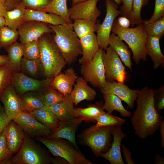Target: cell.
Segmentation results:
<instances>
[{"mask_svg": "<svg viewBox=\"0 0 164 164\" xmlns=\"http://www.w3.org/2000/svg\"><path fill=\"white\" fill-rule=\"evenodd\" d=\"M154 94V90L145 87L139 90L136 101L137 107L131 122L135 134L140 138L153 135L163 118L155 107Z\"/></svg>", "mask_w": 164, "mask_h": 164, "instance_id": "1", "label": "cell"}, {"mask_svg": "<svg viewBox=\"0 0 164 164\" xmlns=\"http://www.w3.org/2000/svg\"><path fill=\"white\" fill-rule=\"evenodd\" d=\"M39 59L45 78H53L61 72L67 64L50 33H45L39 39Z\"/></svg>", "mask_w": 164, "mask_h": 164, "instance_id": "2", "label": "cell"}, {"mask_svg": "<svg viewBox=\"0 0 164 164\" xmlns=\"http://www.w3.org/2000/svg\"><path fill=\"white\" fill-rule=\"evenodd\" d=\"M49 26L55 33L54 40L67 64H72L82 54L80 39L73 30V24Z\"/></svg>", "mask_w": 164, "mask_h": 164, "instance_id": "3", "label": "cell"}, {"mask_svg": "<svg viewBox=\"0 0 164 164\" xmlns=\"http://www.w3.org/2000/svg\"><path fill=\"white\" fill-rule=\"evenodd\" d=\"M111 31L127 44L133 53L132 58L136 64H138L141 60H147L145 45L148 35L143 23L140 24L135 27L123 29L118 24L115 20Z\"/></svg>", "mask_w": 164, "mask_h": 164, "instance_id": "4", "label": "cell"}, {"mask_svg": "<svg viewBox=\"0 0 164 164\" xmlns=\"http://www.w3.org/2000/svg\"><path fill=\"white\" fill-rule=\"evenodd\" d=\"M36 140L46 146L55 156L62 158L70 164H92L72 143L64 139L49 136L38 137Z\"/></svg>", "mask_w": 164, "mask_h": 164, "instance_id": "5", "label": "cell"}, {"mask_svg": "<svg viewBox=\"0 0 164 164\" xmlns=\"http://www.w3.org/2000/svg\"><path fill=\"white\" fill-rule=\"evenodd\" d=\"M52 158L26 133L19 150L11 159L8 164H48L51 163Z\"/></svg>", "mask_w": 164, "mask_h": 164, "instance_id": "6", "label": "cell"}, {"mask_svg": "<svg viewBox=\"0 0 164 164\" xmlns=\"http://www.w3.org/2000/svg\"><path fill=\"white\" fill-rule=\"evenodd\" d=\"M113 126L96 127L94 125L85 129L81 134L83 142L90 147L97 157L111 148Z\"/></svg>", "mask_w": 164, "mask_h": 164, "instance_id": "7", "label": "cell"}, {"mask_svg": "<svg viewBox=\"0 0 164 164\" xmlns=\"http://www.w3.org/2000/svg\"><path fill=\"white\" fill-rule=\"evenodd\" d=\"M104 50L100 48L93 59L81 64L80 72L84 80L94 87H103L106 81L105 69L102 59Z\"/></svg>", "mask_w": 164, "mask_h": 164, "instance_id": "8", "label": "cell"}, {"mask_svg": "<svg viewBox=\"0 0 164 164\" xmlns=\"http://www.w3.org/2000/svg\"><path fill=\"white\" fill-rule=\"evenodd\" d=\"M104 50L102 59L106 80L112 82L116 81L125 84L127 77L125 67L119 56L109 46Z\"/></svg>", "mask_w": 164, "mask_h": 164, "instance_id": "9", "label": "cell"}, {"mask_svg": "<svg viewBox=\"0 0 164 164\" xmlns=\"http://www.w3.org/2000/svg\"><path fill=\"white\" fill-rule=\"evenodd\" d=\"M106 14L101 24L97 22V37L100 48L104 50L109 45L110 33L116 17L121 12L118 9V5L114 0H105Z\"/></svg>", "mask_w": 164, "mask_h": 164, "instance_id": "10", "label": "cell"}, {"mask_svg": "<svg viewBox=\"0 0 164 164\" xmlns=\"http://www.w3.org/2000/svg\"><path fill=\"white\" fill-rule=\"evenodd\" d=\"M53 78L37 80L29 77L21 72L14 71L11 84L17 93L20 95L29 91H42L50 86Z\"/></svg>", "mask_w": 164, "mask_h": 164, "instance_id": "11", "label": "cell"}, {"mask_svg": "<svg viewBox=\"0 0 164 164\" xmlns=\"http://www.w3.org/2000/svg\"><path fill=\"white\" fill-rule=\"evenodd\" d=\"M30 137L48 136L51 130L38 121L30 113L22 112L13 120Z\"/></svg>", "mask_w": 164, "mask_h": 164, "instance_id": "12", "label": "cell"}, {"mask_svg": "<svg viewBox=\"0 0 164 164\" xmlns=\"http://www.w3.org/2000/svg\"><path fill=\"white\" fill-rule=\"evenodd\" d=\"M99 0H87L77 3L68 9L70 19H82L97 22L101 12L97 7Z\"/></svg>", "mask_w": 164, "mask_h": 164, "instance_id": "13", "label": "cell"}, {"mask_svg": "<svg viewBox=\"0 0 164 164\" xmlns=\"http://www.w3.org/2000/svg\"><path fill=\"white\" fill-rule=\"evenodd\" d=\"M17 30L22 44L38 39L45 33L54 32L47 24L36 21H24Z\"/></svg>", "mask_w": 164, "mask_h": 164, "instance_id": "14", "label": "cell"}, {"mask_svg": "<svg viewBox=\"0 0 164 164\" xmlns=\"http://www.w3.org/2000/svg\"><path fill=\"white\" fill-rule=\"evenodd\" d=\"M103 94H113L118 97L127 105L128 107L132 108L134 107L139 90H133L125 84L116 81L110 82L106 80L105 85L100 88Z\"/></svg>", "mask_w": 164, "mask_h": 164, "instance_id": "15", "label": "cell"}, {"mask_svg": "<svg viewBox=\"0 0 164 164\" xmlns=\"http://www.w3.org/2000/svg\"><path fill=\"white\" fill-rule=\"evenodd\" d=\"M5 112L10 120H13L22 112L19 95L11 84L0 97Z\"/></svg>", "mask_w": 164, "mask_h": 164, "instance_id": "16", "label": "cell"}, {"mask_svg": "<svg viewBox=\"0 0 164 164\" xmlns=\"http://www.w3.org/2000/svg\"><path fill=\"white\" fill-rule=\"evenodd\" d=\"M82 120L79 118L64 121H60L58 125L51 131L49 136L54 138L66 139L77 148L75 134Z\"/></svg>", "mask_w": 164, "mask_h": 164, "instance_id": "17", "label": "cell"}, {"mask_svg": "<svg viewBox=\"0 0 164 164\" xmlns=\"http://www.w3.org/2000/svg\"><path fill=\"white\" fill-rule=\"evenodd\" d=\"M113 141L111 148L105 153L100 154L101 156L109 162L111 164H124L121 152L122 139L127 136L122 131L121 127L113 126L112 130Z\"/></svg>", "mask_w": 164, "mask_h": 164, "instance_id": "18", "label": "cell"}, {"mask_svg": "<svg viewBox=\"0 0 164 164\" xmlns=\"http://www.w3.org/2000/svg\"><path fill=\"white\" fill-rule=\"evenodd\" d=\"M78 77L72 67L61 72L56 76L51 82L50 86L64 96L70 95Z\"/></svg>", "mask_w": 164, "mask_h": 164, "instance_id": "19", "label": "cell"}, {"mask_svg": "<svg viewBox=\"0 0 164 164\" xmlns=\"http://www.w3.org/2000/svg\"><path fill=\"white\" fill-rule=\"evenodd\" d=\"M9 149L15 154L19 150L26 133L13 120H11L2 131Z\"/></svg>", "mask_w": 164, "mask_h": 164, "instance_id": "20", "label": "cell"}, {"mask_svg": "<svg viewBox=\"0 0 164 164\" xmlns=\"http://www.w3.org/2000/svg\"><path fill=\"white\" fill-rule=\"evenodd\" d=\"M73 104L70 95H67L63 100L45 107L52 112L60 121H64L78 117Z\"/></svg>", "mask_w": 164, "mask_h": 164, "instance_id": "21", "label": "cell"}, {"mask_svg": "<svg viewBox=\"0 0 164 164\" xmlns=\"http://www.w3.org/2000/svg\"><path fill=\"white\" fill-rule=\"evenodd\" d=\"M70 94L73 104L77 105L81 101L94 100L96 96V91L88 85L82 77H78Z\"/></svg>", "mask_w": 164, "mask_h": 164, "instance_id": "22", "label": "cell"}, {"mask_svg": "<svg viewBox=\"0 0 164 164\" xmlns=\"http://www.w3.org/2000/svg\"><path fill=\"white\" fill-rule=\"evenodd\" d=\"M24 20L36 21L53 25L68 24L63 18L56 14L28 9H25Z\"/></svg>", "mask_w": 164, "mask_h": 164, "instance_id": "23", "label": "cell"}, {"mask_svg": "<svg viewBox=\"0 0 164 164\" xmlns=\"http://www.w3.org/2000/svg\"><path fill=\"white\" fill-rule=\"evenodd\" d=\"M82 50V56L79 60L80 64L91 60L100 48L94 33L87 35L79 39Z\"/></svg>", "mask_w": 164, "mask_h": 164, "instance_id": "24", "label": "cell"}, {"mask_svg": "<svg viewBox=\"0 0 164 164\" xmlns=\"http://www.w3.org/2000/svg\"><path fill=\"white\" fill-rule=\"evenodd\" d=\"M159 39L157 37L149 36L145 45L147 54L151 57L155 69L160 66L164 68V56L161 50Z\"/></svg>", "mask_w": 164, "mask_h": 164, "instance_id": "25", "label": "cell"}, {"mask_svg": "<svg viewBox=\"0 0 164 164\" xmlns=\"http://www.w3.org/2000/svg\"><path fill=\"white\" fill-rule=\"evenodd\" d=\"M109 46L117 54L125 65L132 71L133 65L131 59L132 53L128 47L117 35L113 33L110 35Z\"/></svg>", "mask_w": 164, "mask_h": 164, "instance_id": "26", "label": "cell"}, {"mask_svg": "<svg viewBox=\"0 0 164 164\" xmlns=\"http://www.w3.org/2000/svg\"><path fill=\"white\" fill-rule=\"evenodd\" d=\"M19 96L22 112L30 113L44 107L38 92H28Z\"/></svg>", "mask_w": 164, "mask_h": 164, "instance_id": "27", "label": "cell"}, {"mask_svg": "<svg viewBox=\"0 0 164 164\" xmlns=\"http://www.w3.org/2000/svg\"><path fill=\"white\" fill-rule=\"evenodd\" d=\"M5 48L8 53L7 64L14 71L20 72L21 62L23 56L22 45L15 42Z\"/></svg>", "mask_w": 164, "mask_h": 164, "instance_id": "28", "label": "cell"}, {"mask_svg": "<svg viewBox=\"0 0 164 164\" xmlns=\"http://www.w3.org/2000/svg\"><path fill=\"white\" fill-rule=\"evenodd\" d=\"M26 7L22 2L15 8L7 11L4 16L5 26L15 30L23 23Z\"/></svg>", "mask_w": 164, "mask_h": 164, "instance_id": "29", "label": "cell"}, {"mask_svg": "<svg viewBox=\"0 0 164 164\" xmlns=\"http://www.w3.org/2000/svg\"><path fill=\"white\" fill-rule=\"evenodd\" d=\"M20 72L36 79L41 80L42 79L41 77H44L43 68L39 59L30 60L23 57L21 62Z\"/></svg>", "mask_w": 164, "mask_h": 164, "instance_id": "30", "label": "cell"}, {"mask_svg": "<svg viewBox=\"0 0 164 164\" xmlns=\"http://www.w3.org/2000/svg\"><path fill=\"white\" fill-rule=\"evenodd\" d=\"M103 96L104 101L103 108L107 113L112 114L114 111H117L123 117H128L132 115L131 112L125 109L121 100L116 95L111 93L103 94Z\"/></svg>", "mask_w": 164, "mask_h": 164, "instance_id": "31", "label": "cell"}, {"mask_svg": "<svg viewBox=\"0 0 164 164\" xmlns=\"http://www.w3.org/2000/svg\"><path fill=\"white\" fill-rule=\"evenodd\" d=\"M102 100L94 104L88 105L85 108H75L74 110L78 118L85 121H95L96 119L104 112Z\"/></svg>", "mask_w": 164, "mask_h": 164, "instance_id": "32", "label": "cell"}, {"mask_svg": "<svg viewBox=\"0 0 164 164\" xmlns=\"http://www.w3.org/2000/svg\"><path fill=\"white\" fill-rule=\"evenodd\" d=\"M30 113L38 121L48 127L51 131L56 127L60 121L53 114L45 107Z\"/></svg>", "mask_w": 164, "mask_h": 164, "instance_id": "33", "label": "cell"}, {"mask_svg": "<svg viewBox=\"0 0 164 164\" xmlns=\"http://www.w3.org/2000/svg\"><path fill=\"white\" fill-rule=\"evenodd\" d=\"M42 11L60 16L67 23L73 24L70 17L67 0H52L49 5Z\"/></svg>", "mask_w": 164, "mask_h": 164, "instance_id": "34", "label": "cell"}, {"mask_svg": "<svg viewBox=\"0 0 164 164\" xmlns=\"http://www.w3.org/2000/svg\"><path fill=\"white\" fill-rule=\"evenodd\" d=\"M97 22L85 19L76 20L73 23V28L76 34L80 39L87 35L94 33L96 32Z\"/></svg>", "mask_w": 164, "mask_h": 164, "instance_id": "35", "label": "cell"}, {"mask_svg": "<svg viewBox=\"0 0 164 164\" xmlns=\"http://www.w3.org/2000/svg\"><path fill=\"white\" fill-rule=\"evenodd\" d=\"M39 92L44 107L61 101L65 97V96L62 93L50 86Z\"/></svg>", "mask_w": 164, "mask_h": 164, "instance_id": "36", "label": "cell"}, {"mask_svg": "<svg viewBox=\"0 0 164 164\" xmlns=\"http://www.w3.org/2000/svg\"><path fill=\"white\" fill-rule=\"evenodd\" d=\"M96 121L97 123L94 125L96 127L108 126L121 127L125 121L111 114L104 111L97 117Z\"/></svg>", "mask_w": 164, "mask_h": 164, "instance_id": "37", "label": "cell"}, {"mask_svg": "<svg viewBox=\"0 0 164 164\" xmlns=\"http://www.w3.org/2000/svg\"><path fill=\"white\" fill-rule=\"evenodd\" d=\"M149 0H133L132 9L130 14L129 19L132 27L143 23L141 12L142 7L147 5Z\"/></svg>", "mask_w": 164, "mask_h": 164, "instance_id": "38", "label": "cell"}, {"mask_svg": "<svg viewBox=\"0 0 164 164\" xmlns=\"http://www.w3.org/2000/svg\"><path fill=\"white\" fill-rule=\"evenodd\" d=\"M17 30L4 26L0 28V49L5 47L16 42L18 37Z\"/></svg>", "mask_w": 164, "mask_h": 164, "instance_id": "39", "label": "cell"}, {"mask_svg": "<svg viewBox=\"0 0 164 164\" xmlns=\"http://www.w3.org/2000/svg\"><path fill=\"white\" fill-rule=\"evenodd\" d=\"M144 25L148 36H153L160 39L164 35V17L148 24H144Z\"/></svg>", "mask_w": 164, "mask_h": 164, "instance_id": "40", "label": "cell"}, {"mask_svg": "<svg viewBox=\"0 0 164 164\" xmlns=\"http://www.w3.org/2000/svg\"><path fill=\"white\" fill-rule=\"evenodd\" d=\"M22 44L23 57L30 60L39 59L40 46L39 39Z\"/></svg>", "mask_w": 164, "mask_h": 164, "instance_id": "41", "label": "cell"}, {"mask_svg": "<svg viewBox=\"0 0 164 164\" xmlns=\"http://www.w3.org/2000/svg\"><path fill=\"white\" fill-rule=\"evenodd\" d=\"M13 71L7 64L0 66V97L4 91L11 84Z\"/></svg>", "mask_w": 164, "mask_h": 164, "instance_id": "42", "label": "cell"}, {"mask_svg": "<svg viewBox=\"0 0 164 164\" xmlns=\"http://www.w3.org/2000/svg\"><path fill=\"white\" fill-rule=\"evenodd\" d=\"M13 153L9 149L2 132L0 134V164H8Z\"/></svg>", "mask_w": 164, "mask_h": 164, "instance_id": "43", "label": "cell"}, {"mask_svg": "<svg viewBox=\"0 0 164 164\" xmlns=\"http://www.w3.org/2000/svg\"><path fill=\"white\" fill-rule=\"evenodd\" d=\"M164 17V0H155V5L152 17L148 20L143 21L144 25L155 21Z\"/></svg>", "mask_w": 164, "mask_h": 164, "instance_id": "44", "label": "cell"}, {"mask_svg": "<svg viewBox=\"0 0 164 164\" xmlns=\"http://www.w3.org/2000/svg\"><path fill=\"white\" fill-rule=\"evenodd\" d=\"M52 0H22L26 9L42 11L50 3Z\"/></svg>", "mask_w": 164, "mask_h": 164, "instance_id": "45", "label": "cell"}, {"mask_svg": "<svg viewBox=\"0 0 164 164\" xmlns=\"http://www.w3.org/2000/svg\"><path fill=\"white\" fill-rule=\"evenodd\" d=\"M154 98L155 107L160 113L164 108V85L154 90Z\"/></svg>", "mask_w": 164, "mask_h": 164, "instance_id": "46", "label": "cell"}, {"mask_svg": "<svg viewBox=\"0 0 164 164\" xmlns=\"http://www.w3.org/2000/svg\"><path fill=\"white\" fill-rule=\"evenodd\" d=\"M133 1V0H121L123 4L120 7V14L128 19L132 9Z\"/></svg>", "mask_w": 164, "mask_h": 164, "instance_id": "47", "label": "cell"}, {"mask_svg": "<svg viewBox=\"0 0 164 164\" xmlns=\"http://www.w3.org/2000/svg\"><path fill=\"white\" fill-rule=\"evenodd\" d=\"M11 121L6 115L3 105L0 104V134Z\"/></svg>", "mask_w": 164, "mask_h": 164, "instance_id": "48", "label": "cell"}, {"mask_svg": "<svg viewBox=\"0 0 164 164\" xmlns=\"http://www.w3.org/2000/svg\"><path fill=\"white\" fill-rule=\"evenodd\" d=\"M122 152L125 157L126 162L128 164H135V162L132 158V152L127 148L125 146L122 144Z\"/></svg>", "mask_w": 164, "mask_h": 164, "instance_id": "49", "label": "cell"}, {"mask_svg": "<svg viewBox=\"0 0 164 164\" xmlns=\"http://www.w3.org/2000/svg\"><path fill=\"white\" fill-rule=\"evenodd\" d=\"M118 24L123 29L129 28L131 22L129 19L124 16L119 17L116 20Z\"/></svg>", "mask_w": 164, "mask_h": 164, "instance_id": "50", "label": "cell"}, {"mask_svg": "<svg viewBox=\"0 0 164 164\" xmlns=\"http://www.w3.org/2000/svg\"><path fill=\"white\" fill-rule=\"evenodd\" d=\"M22 1V0H5L4 5L7 11L11 10L21 3Z\"/></svg>", "mask_w": 164, "mask_h": 164, "instance_id": "51", "label": "cell"}, {"mask_svg": "<svg viewBox=\"0 0 164 164\" xmlns=\"http://www.w3.org/2000/svg\"><path fill=\"white\" fill-rule=\"evenodd\" d=\"M160 134L161 136V146L164 148V119H163L160 124L159 128Z\"/></svg>", "mask_w": 164, "mask_h": 164, "instance_id": "52", "label": "cell"}, {"mask_svg": "<svg viewBox=\"0 0 164 164\" xmlns=\"http://www.w3.org/2000/svg\"><path fill=\"white\" fill-rule=\"evenodd\" d=\"M155 162L156 164H164V158L159 154L156 155H155Z\"/></svg>", "mask_w": 164, "mask_h": 164, "instance_id": "53", "label": "cell"}, {"mask_svg": "<svg viewBox=\"0 0 164 164\" xmlns=\"http://www.w3.org/2000/svg\"><path fill=\"white\" fill-rule=\"evenodd\" d=\"M8 60V57L7 56L0 54V66L7 64Z\"/></svg>", "mask_w": 164, "mask_h": 164, "instance_id": "54", "label": "cell"}, {"mask_svg": "<svg viewBox=\"0 0 164 164\" xmlns=\"http://www.w3.org/2000/svg\"><path fill=\"white\" fill-rule=\"evenodd\" d=\"M7 11L6 8L4 5H0V17H4Z\"/></svg>", "mask_w": 164, "mask_h": 164, "instance_id": "55", "label": "cell"}, {"mask_svg": "<svg viewBox=\"0 0 164 164\" xmlns=\"http://www.w3.org/2000/svg\"><path fill=\"white\" fill-rule=\"evenodd\" d=\"M5 26V18L3 17H0V28Z\"/></svg>", "mask_w": 164, "mask_h": 164, "instance_id": "56", "label": "cell"}, {"mask_svg": "<svg viewBox=\"0 0 164 164\" xmlns=\"http://www.w3.org/2000/svg\"><path fill=\"white\" fill-rule=\"evenodd\" d=\"M87 0H72V6L80 2L85 1Z\"/></svg>", "mask_w": 164, "mask_h": 164, "instance_id": "57", "label": "cell"}, {"mask_svg": "<svg viewBox=\"0 0 164 164\" xmlns=\"http://www.w3.org/2000/svg\"><path fill=\"white\" fill-rule=\"evenodd\" d=\"M118 5L120 4L121 3V0H114Z\"/></svg>", "mask_w": 164, "mask_h": 164, "instance_id": "58", "label": "cell"}, {"mask_svg": "<svg viewBox=\"0 0 164 164\" xmlns=\"http://www.w3.org/2000/svg\"><path fill=\"white\" fill-rule=\"evenodd\" d=\"M5 2V0H0V5H4Z\"/></svg>", "mask_w": 164, "mask_h": 164, "instance_id": "59", "label": "cell"}]
</instances>
